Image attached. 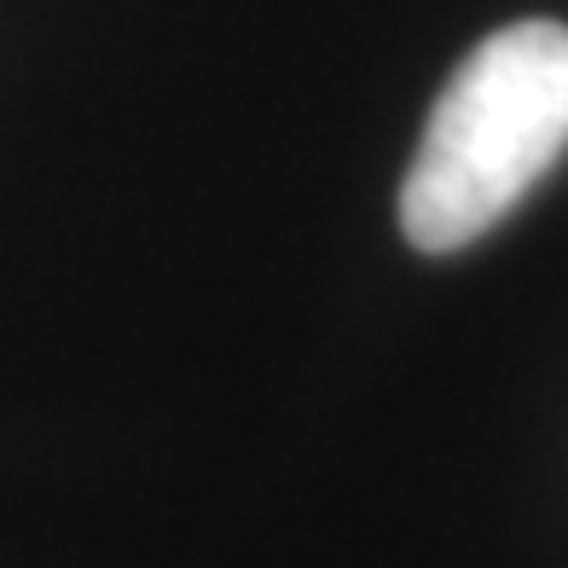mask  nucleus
Returning a JSON list of instances; mask_svg holds the SVG:
<instances>
[{"label":"nucleus","instance_id":"obj_1","mask_svg":"<svg viewBox=\"0 0 568 568\" xmlns=\"http://www.w3.org/2000/svg\"><path fill=\"white\" fill-rule=\"evenodd\" d=\"M568 151V23L494 30L429 105L400 186V232L424 255L487 239Z\"/></svg>","mask_w":568,"mask_h":568}]
</instances>
